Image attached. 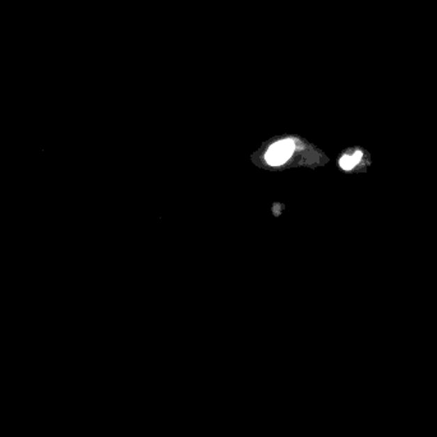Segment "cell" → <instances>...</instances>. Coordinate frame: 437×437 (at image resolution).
I'll use <instances>...</instances> for the list:
<instances>
[{
	"instance_id": "obj_1",
	"label": "cell",
	"mask_w": 437,
	"mask_h": 437,
	"mask_svg": "<svg viewBox=\"0 0 437 437\" xmlns=\"http://www.w3.org/2000/svg\"><path fill=\"white\" fill-rule=\"evenodd\" d=\"M293 151H294V142L291 139H284L268 148L266 161L273 167L283 165L284 162L289 160Z\"/></svg>"
},
{
	"instance_id": "obj_2",
	"label": "cell",
	"mask_w": 437,
	"mask_h": 437,
	"mask_svg": "<svg viewBox=\"0 0 437 437\" xmlns=\"http://www.w3.org/2000/svg\"><path fill=\"white\" fill-rule=\"evenodd\" d=\"M360 159H362V153L360 151L354 153L353 155H345L340 160V167L344 170H351L360 162Z\"/></svg>"
}]
</instances>
